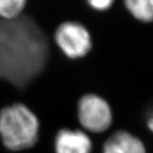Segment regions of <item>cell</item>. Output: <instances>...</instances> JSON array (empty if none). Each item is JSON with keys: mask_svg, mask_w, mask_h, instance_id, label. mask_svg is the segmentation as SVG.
I'll return each mask as SVG.
<instances>
[{"mask_svg": "<svg viewBox=\"0 0 153 153\" xmlns=\"http://www.w3.org/2000/svg\"><path fill=\"white\" fill-rule=\"evenodd\" d=\"M48 55L46 38L33 21L0 20V78L25 87L44 69Z\"/></svg>", "mask_w": 153, "mask_h": 153, "instance_id": "obj_1", "label": "cell"}, {"mask_svg": "<svg viewBox=\"0 0 153 153\" xmlns=\"http://www.w3.org/2000/svg\"><path fill=\"white\" fill-rule=\"evenodd\" d=\"M38 127L36 116L22 104L13 105L0 111V136L10 150L33 146L37 141Z\"/></svg>", "mask_w": 153, "mask_h": 153, "instance_id": "obj_2", "label": "cell"}, {"mask_svg": "<svg viewBox=\"0 0 153 153\" xmlns=\"http://www.w3.org/2000/svg\"><path fill=\"white\" fill-rule=\"evenodd\" d=\"M55 40L62 52L71 59L83 57L92 48L90 33L78 22L61 23L55 30Z\"/></svg>", "mask_w": 153, "mask_h": 153, "instance_id": "obj_3", "label": "cell"}, {"mask_svg": "<svg viewBox=\"0 0 153 153\" xmlns=\"http://www.w3.org/2000/svg\"><path fill=\"white\" fill-rule=\"evenodd\" d=\"M78 119L88 131L102 133L112 123V111L108 102L96 94H86L78 103Z\"/></svg>", "mask_w": 153, "mask_h": 153, "instance_id": "obj_4", "label": "cell"}, {"mask_svg": "<svg viewBox=\"0 0 153 153\" xmlns=\"http://www.w3.org/2000/svg\"><path fill=\"white\" fill-rule=\"evenodd\" d=\"M103 153H147V151L139 137L126 130H118L105 142Z\"/></svg>", "mask_w": 153, "mask_h": 153, "instance_id": "obj_5", "label": "cell"}, {"mask_svg": "<svg viewBox=\"0 0 153 153\" xmlns=\"http://www.w3.org/2000/svg\"><path fill=\"white\" fill-rule=\"evenodd\" d=\"M91 150L89 137L79 130H60L55 139L56 153H90Z\"/></svg>", "mask_w": 153, "mask_h": 153, "instance_id": "obj_6", "label": "cell"}, {"mask_svg": "<svg viewBox=\"0 0 153 153\" xmlns=\"http://www.w3.org/2000/svg\"><path fill=\"white\" fill-rule=\"evenodd\" d=\"M124 5L138 21L145 23L153 22V0H124Z\"/></svg>", "mask_w": 153, "mask_h": 153, "instance_id": "obj_7", "label": "cell"}, {"mask_svg": "<svg viewBox=\"0 0 153 153\" xmlns=\"http://www.w3.org/2000/svg\"><path fill=\"white\" fill-rule=\"evenodd\" d=\"M27 0H0V20H15L22 16Z\"/></svg>", "mask_w": 153, "mask_h": 153, "instance_id": "obj_8", "label": "cell"}, {"mask_svg": "<svg viewBox=\"0 0 153 153\" xmlns=\"http://www.w3.org/2000/svg\"><path fill=\"white\" fill-rule=\"evenodd\" d=\"M115 0H87V3L96 11H105L112 6Z\"/></svg>", "mask_w": 153, "mask_h": 153, "instance_id": "obj_9", "label": "cell"}, {"mask_svg": "<svg viewBox=\"0 0 153 153\" xmlns=\"http://www.w3.org/2000/svg\"><path fill=\"white\" fill-rule=\"evenodd\" d=\"M146 123V127L152 133H153V110L150 111V112L148 113Z\"/></svg>", "mask_w": 153, "mask_h": 153, "instance_id": "obj_10", "label": "cell"}]
</instances>
